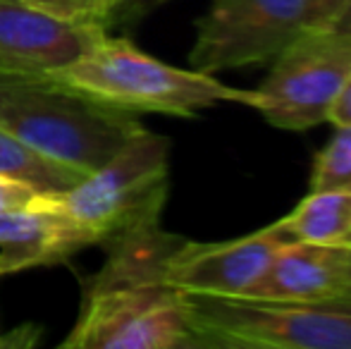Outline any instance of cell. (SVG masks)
<instances>
[{
	"instance_id": "6da1fadb",
	"label": "cell",
	"mask_w": 351,
	"mask_h": 349,
	"mask_svg": "<svg viewBox=\"0 0 351 349\" xmlns=\"http://www.w3.org/2000/svg\"><path fill=\"white\" fill-rule=\"evenodd\" d=\"M182 237L160 223L106 242L108 261L88 282L82 316L67 349H182L191 347L184 292L162 282V265Z\"/></svg>"
},
{
	"instance_id": "7a4b0ae2",
	"label": "cell",
	"mask_w": 351,
	"mask_h": 349,
	"mask_svg": "<svg viewBox=\"0 0 351 349\" xmlns=\"http://www.w3.org/2000/svg\"><path fill=\"white\" fill-rule=\"evenodd\" d=\"M0 127L38 154L88 175L143 125L134 112L103 106L51 75L0 72Z\"/></svg>"
},
{
	"instance_id": "3957f363",
	"label": "cell",
	"mask_w": 351,
	"mask_h": 349,
	"mask_svg": "<svg viewBox=\"0 0 351 349\" xmlns=\"http://www.w3.org/2000/svg\"><path fill=\"white\" fill-rule=\"evenodd\" d=\"M51 77L103 106L134 115L165 112L194 117L220 103L256 108V91L227 86L215 75L167 65L127 38H110L106 34L82 58Z\"/></svg>"
},
{
	"instance_id": "277c9868",
	"label": "cell",
	"mask_w": 351,
	"mask_h": 349,
	"mask_svg": "<svg viewBox=\"0 0 351 349\" xmlns=\"http://www.w3.org/2000/svg\"><path fill=\"white\" fill-rule=\"evenodd\" d=\"M191 347L351 349V292L311 302L184 294Z\"/></svg>"
},
{
	"instance_id": "5b68a950",
	"label": "cell",
	"mask_w": 351,
	"mask_h": 349,
	"mask_svg": "<svg viewBox=\"0 0 351 349\" xmlns=\"http://www.w3.org/2000/svg\"><path fill=\"white\" fill-rule=\"evenodd\" d=\"M167 189L170 141L141 127L101 168L56 199L72 218L98 230L106 244L115 234L158 223Z\"/></svg>"
},
{
	"instance_id": "8992f818",
	"label": "cell",
	"mask_w": 351,
	"mask_h": 349,
	"mask_svg": "<svg viewBox=\"0 0 351 349\" xmlns=\"http://www.w3.org/2000/svg\"><path fill=\"white\" fill-rule=\"evenodd\" d=\"M256 88V110L278 130L304 132L330 120L351 75V36L308 29L273 58Z\"/></svg>"
},
{
	"instance_id": "52a82bcc",
	"label": "cell",
	"mask_w": 351,
	"mask_h": 349,
	"mask_svg": "<svg viewBox=\"0 0 351 349\" xmlns=\"http://www.w3.org/2000/svg\"><path fill=\"white\" fill-rule=\"evenodd\" d=\"M308 29L311 0H213L189 62L206 75L263 65Z\"/></svg>"
},
{
	"instance_id": "ba28073f",
	"label": "cell",
	"mask_w": 351,
	"mask_h": 349,
	"mask_svg": "<svg viewBox=\"0 0 351 349\" xmlns=\"http://www.w3.org/2000/svg\"><path fill=\"white\" fill-rule=\"evenodd\" d=\"M289 239L275 223L230 242L201 244L182 239L162 265V282L184 294L244 297L275 252Z\"/></svg>"
},
{
	"instance_id": "9c48e42d",
	"label": "cell",
	"mask_w": 351,
	"mask_h": 349,
	"mask_svg": "<svg viewBox=\"0 0 351 349\" xmlns=\"http://www.w3.org/2000/svg\"><path fill=\"white\" fill-rule=\"evenodd\" d=\"M106 34L67 24L24 0H0V72L53 75L82 58Z\"/></svg>"
},
{
	"instance_id": "30bf717a",
	"label": "cell",
	"mask_w": 351,
	"mask_h": 349,
	"mask_svg": "<svg viewBox=\"0 0 351 349\" xmlns=\"http://www.w3.org/2000/svg\"><path fill=\"white\" fill-rule=\"evenodd\" d=\"M93 244H103L101 232L62 210L53 194L34 206L0 210V278L65 263Z\"/></svg>"
},
{
	"instance_id": "8fae6325",
	"label": "cell",
	"mask_w": 351,
	"mask_h": 349,
	"mask_svg": "<svg viewBox=\"0 0 351 349\" xmlns=\"http://www.w3.org/2000/svg\"><path fill=\"white\" fill-rule=\"evenodd\" d=\"M351 249L289 239L275 252L244 297L270 302H311L351 292Z\"/></svg>"
},
{
	"instance_id": "7c38bea8",
	"label": "cell",
	"mask_w": 351,
	"mask_h": 349,
	"mask_svg": "<svg viewBox=\"0 0 351 349\" xmlns=\"http://www.w3.org/2000/svg\"><path fill=\"white\" fill-rule=\"evenodd\" d=\"M275 225L291 239L351 249V189H311Z\"/></svg>"
},
{
	"instance_id": "4fadbf2b",
	"label": "cell",
	"mask_w": 351,
	"mask_h": 349,
	"mask_svg": "<svg viewBox=\"0 0 351 349\" xmlns=\"http://www.w3.org/2000/svg\"><path fill=\"white\" fill-rule=\"evenodd\" d=\"M0 177H10V180L24 182L43 194L58 196L79 184L86 173L38 154L36 149H32L0 127Z\"/></svg>"
},
{
	"instance_id": "5bb4252c",
	"label": "cell",
	"mask_w": 351,
	"mask_h": 349,
	"mask_svg": "<svg viewBox=\"0 0 351 349\" xmlns=\"http://www.w3.org/2000/svg\"><path fill=\"white\" fill-rule=\"evenodd\" d=\"M311 189H351V125H335L332 139L315 156Z\"/></svg>"
},
{
	"instance_id": "9a60e30c",
	"label": "cell",
	"mask_w": 351,
	"mask_h": 349,
	"mask_svg": "<svg viewBox=\"0 0 351 349\" xmlns=\"http://www.w3.org/2000/svg\"><path fill=\"white\" fill-rule=\"evenodd\" d=\"M24 3L60 22L108 29L117 19L125 0H24Z\"/></svg>"
},
{
	"instance_id": "2e32d148",
	"label": "cell",
	"mask_w": 351,
	"mask_h": 349,
	"mask_svg": "<svg viewBox=\"0 0 351 349\" xmlns=\"http://www.w3.org/2000/svg\"><path fill=\"white\" fill-rule=\"evenodd\" d=\"M46 196L48 194H43V191L24 184V182L10 180V177H0V210L34 206V204H38V201L46 199Z\"/></svg>"
},
{
	"instance_id": "e0dca14e",
	"label": "cell",
	"mask_w": 351,
	"mask_h": 349,
	"mask_svg": "<svg viewBox=\"0 0 351 349\" xmlns=\"http://www.w3.org/2000/svg\"><path fill=\"white\" fill-rule=\"evenodd\" d=\"M347 0H311V29H328Z\"/></svg>"
},
{
	"instance_id": "ac0fdd59",
	"label": "cell",
	"mask_w": 351,
	"mask_h": 349,
	"mask_svg": "<svg viewBox=\"0 0 351 349\" xmlns=\"http://www.w3.org/2000/svg\"><path fill=\"white\" fill-rule=\"evenodd\" d=\"M332 125H351V75L344 82L339 96L335 98L332 108H330V120Z\"/></svg>"
},
{
	"instance_id": "d6986e66",
	"label": "cell",
	"mask_w": 351,
	"mask_h": 349,
	"mask_svg": "<svg viewBox=\"0 0 351 349\" xmlns=\"http://www.w3.org/2000/svg\"><path fill=\"white\" fill-rule=\"evenodd\" d=\"M162 3H167V0H125L120 12H117V19H136Z\"/></svg>"
},
{
	"instance_id": "ffe728a7",
	"label": "cell",
	"mask_w": 351,
	"mask_h": 349,
	"mask_svg": "<svg viewBox=\"0 0 351 349\" xmlns=\"http://www.w3.org/2000/svg\"><path fill=\"white\" fill-rule=\"evenodd\" d=\"M328 29L335 34H347V36H351V0L342 5V10L335 14V19L328 24Z\"/></svg>"
},
{
	"instance_id": "44dd1931",
	"label": "cell",
	"mask_w": 351,
	"mask_h": 349,
	"mask_svg": "<svg viewBox=\"0 0 351 349\" xmlns=\"http://www.w3.org/2000/svg\"><path fill=\"white\" fill-rule=\"evenodd\" d=\"M349 282H351V263H349Z\"/></svg>"
}]
</instances>
